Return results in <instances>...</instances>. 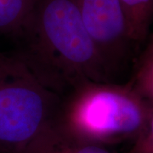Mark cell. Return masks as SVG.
Returning a JSON list of instances; mask_svg holds the SVG:
<instances>
[{
	"label": "cell",
	"instance_id": "ba28073f",
	"mask_svg": "<svg viewBox=\"0 0 153 153\" xmlns=\"http://www.w3.org/2000/svg\"><path fill=\"white\" fill-rule=\"evenodd\" d=\"M126 153H153V105L145 128Z\"/></svg>",
	"mask_w": 153,
	"mask_h": 153
},
{
	"label": "cell",
	"instance_id": "30bf717a",
	"mask_svg": "<svg viewBox=\"0 0 153 153\" xmlns=\"http://www.w3.org/2000/svg\"><path fill=\"white\" fill-rule=\"evenodd\" d=\"M149 45H153V37L152 38V41H151V43H150V44Z\"/></svg>",
	"mask_w": 153,
	"mask_h": 153
},
{
	"label": "cell",
	"instance_id": "3957f363",
	"mask_svg": "<svg viewBox=\"0 0 153 153\" xmlns=\"http://www.w3.org/2000/svg\"><path fill=\"white\" fill-rule=\"evenodd\" d=\"M152 108L130 85L84 82L63 99L57 131L61 140L100 146L134 140Z\"/></svg>",
	"mask_w": 153,
	"mask_h": 153
},
{
	"label": "cell",
	"instance_id": "9c48e42d",
	"mask_svg": "<svg viewBox=\"0 0 153 153\" xmlns=\"http://www.w3.org/2000/svg\"><path fill=\"white\" fill-rule=\"evenodd\" d=\"M49 153H111L104 146L68 142L60 140Z\"/></svg>",
	"mask_w": 153,
	"mask_h": 153
},
{
	"label": "cell",
	"instance_id": "7a4b0ae2",
	"mask_svg": "<svg viewBox=\"0 0 153 153\" xmlns=\"http://www.w3.org/2000/svg\"><path fill=\"white\" fill-rule=\"evenodd\" d=\"M63 99L19 57L0 51V153H49Z\"/></svg>",
	"mask_w": 153,
	"mask_h": 153
},
{
	"label": "cell",
	"instance_id": "5b68a950",
	"mask_svg": "<svg viewBox=\"0 0 153 153\" xmlns=\"http://www.w3.org/2000/svg\"><path fill=\"white\" fill-rule=\"evenodd\" d=\"M38 0H0V36H22Z\"/></svg>",
	"mask_w": 153,
	"mask_h": 153
},
{
	"label": "cell",
	"instance_id": "6da1fadb",
	"mask_svg": "<svg viewBox=\"0 0 153 153\" xmlns=\"http://www.w3.org/2000/svg\"><path fill=\"white\" fill-rule=\"evenodd\" d=\"M22 36L27 47L17 56L58 94L84 82H107L111 71L73 0H38Z\"/></svg>",
	"mask_w": 153,
	"mask_h": 153
},
{
	"label": "cell",
	"instance_id": "8992f818",
	"mask_svg": "<svg viewBox=\"0 0 153 153\" xmlns=\"http://www.w3.org/2000/svg\"><path fill=\"white\" fill-rule=\"evenodd\" d=\"M129 36L133 41H142L153 19V0H120Z\"/></svg>",
	"mask_w": 153,
	"mask_h": 153
},
{
	"label": "cell",
	"instance_id": "52a82bcc",
	"mask_svg": "<svg viewBox=\"0 0 153 153\" xmlns=\"http://www.w3.org/2000/svg\"><path fill=\"white\" fill-rule=\"evenodd\" d=\"M137 91L153 105V45H149L137 71L135 85Z\"/></svg>",
	"mask_w": 153,
	"mask_h": 153
},
{
	"label": "cell",
	"instance_id": "277c9868",
	"mask_svg": "<svg viewBox=\"0 0 153 153\" xmlns=\"http://www.w3.org/2000/svg\"><path fill=\"white\" fill-rule=\"evenodd\" d=\"M110 71L131 40L120 0H73Z\"/></svg>",
	"mask_w": 153,
	"mask_h": 153
}]
</instances>
